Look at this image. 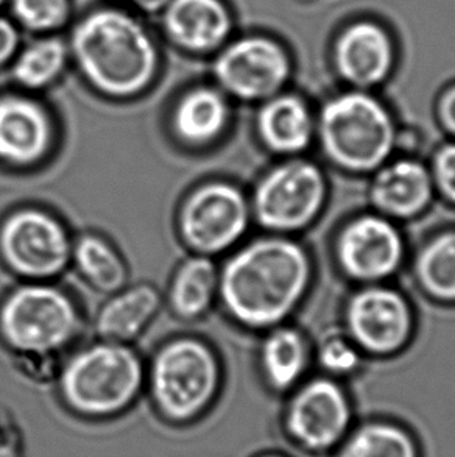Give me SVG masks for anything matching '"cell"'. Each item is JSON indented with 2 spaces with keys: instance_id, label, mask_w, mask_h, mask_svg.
I'll list each match as a JSON object with an SVG mask.
<instances>
[{
  "instance_id": "20",
  "label": "cell",
  "mask_w": 455,
  "mask_h": 457,
  "mask_svg": "<svg viewBox=\"0 0 455 457\" xmlns=\"http://www.w3.org/2000/svg\"><path fill=\"white\" fill-rule=\"evenodd\" d=\"M228 120L227 100L214 87H194L179 99L173 127L189 144H206L222 133Z\"/></svg>"
},
{
  "instance_id": "27",
  "label": "cell",
  "mask_w": 455,
  "mask_h": 457,
  "mask_svg": "<svg viewBox=\"0 0 455 457\" xmlns=\"http://www.w3.org/2000/svg\"><path fill=\"white\" fill-rule=\"evenodd\" d=\"M12 16L24 30L52 33L70 19V0H10Z\"/></svg>"
},
{
  "instance_id": "3",
  "label": "cell",
  "mask_w": 455,
  "mask_h": 457,
  "mask_svg": "<svg viewBox=\"0 0 455 457\" xmlns=\"http://www.w3.org/2000/svg\"><path fill=\"white\" fill-rule=\"evenodd\" d=\"M144 381L141 361L119 342L93 345L66 365L62 392L70 408L87 417L117 414L135 400Z\"/></svg>"
},
{
  "instance_id": "4",
  "label": "cell",
  "mask_w": 455,
  "mask_h": 457,
  "mask_svg": "<svg viewBox=\"0 0 455 457\" xmlns=\"http://www.w3.org/2000/svg\"><path fill=\"white\" fill-rule=\"evenodd\" d=\"M318 130L329 160L350 170L376 169L393 149L392 118L368 94H342L331 100L321 112Z\"/></svg>"
},
{
  "instance_id": "26",
  "label": "cell",
  "mask_w": 455,
  "mask_h": 457,
  "mask_svg": "<svg viewBox=\"0 0 455 457\" xmlns=\"http://www.w3.org/2000/svg\"><path fill=\"white\" fill-rule=\"evenodd\" d=\"M417 273L431 295L455 300V231L438 236L421 250Z\"/></svg>"
},
{
  "instance_id": "15",
  "label": "cell",
  "mask_w": 455,
  "mask_h": 457,
  "mask_svg": "<svg viewBox=\"0 0 455 457\" xmlns=\"http://www.w3.org/2000/svg\"><path fill=\"white\" fill-rule=\"evenodd\" d=\"M52 139L43 106L21 96L0 97V160L27 166L43 158Z\"/></svg>"
},
{
  "instance_id": "19",
  "label": "cell",
  "mask_w": 455,
  "mask_h": 457,
  "mask_svg": "<svg viewBox=\"0 0 455 457\" xmlns=\"http://www.w3.org/2000/svg\"><path fill=\"white\" fill-rule=\"evenodd\" d=\"M160 308V295L150 286H137L117 294L100 309L97 333L108 342L135 339Z\"/></svg>"
},
{
  "instance_id": "13",
  "label": "cell",
  "mask_w": 455,
  "mask_h": 457,
  "mask_svg": "<svg viewBox=\"0 0 455 457\" xmlns=\"http://www.w3.org/2000/svg\"><path fill=\"white\" fill-rule=\"evenodd\" d=\"M340 266L362 281L385 278L400 266L402 241L392 223L377 216L356 219L342 231L337 245Z\"/></svg>"
},
{
  "instance_id": "5",
  "label": "cell",
  "mask_w": 455,
  "mask_h": 457,
  "mask_svg": "<svg viewBox=\"0 0 455 457\" xmlns=\"http://www.w3.org/2000/svg\"><path fill=\"white\" fill-rule=\"evenodd\" d=\"M150 384L154 403L167 419L191 420L202 414L216 395V356L200 340H173L156 354Z\"/></svg>"
},
{
  "instance_id": "7",
  "label": "cell",
  "mask_w": 455,
  "mask_h": 457,
  "mask_svg": "<svg viewBox=\"0 0 455 457\" xmlns=\"http://www.w3.org/2000/svg\"><path fill=\"white\" fill-rule=\"evenodd\" d=\"M327 197V183L317 166L290 161L273 169L254 194V214L269 229L294 231L312 222Z\"/></svg>"
},
{
  "instance_id": "2",
  "label": "cell",
  "mask_w": 455,
  "mask_h": 457,
  "mask_svg": "<svg viewBox=\"0 0 455 457\" xmlns=\"http://www.w3.org/2000/svg\"><path fill=\"white\" fill-rule=\"evenodd\" d=\"M70 52L99 93L133 97L145 91L160 68L153 37L129 12L99 8L75 25Z\"/></svg>"
},
{
  "instance_id": "33",
  "label": "cell",
  "mask_w": 455,
  "mask_h": 457,
  "mask_svg": "<svg viewBox=\"0 0 455 457\" xmlns=\"http://www.w3.org/2000/svg\"><path fill=\"white\" fill-rule=\"evenodd\" d=\"M262 457H283V456H277V454H267V456Z\"/></svg>"
},
{
  "instance_id": "11",
  "label": "cell",
  "mask_w": 455,
  "mask_h": 457,
  "mask_svg": "<svg viewBox=\"0 0 455 457\" xmlns=\"http://www.w3.org/2000/svg\"><path fill=\"white\" fill-rule=\"evenodd\" d=\"M352 411L344 390L331 379H315L292 398L285 428L292 440L309 453L337 450L350 434Z\"/></svg>"
},
{
  "instance_id": "28",
  "label": "cell",
  "mask_w": 455,
  "mask_h": 457,
  "mask_svg": "<svg viewBox=\"0 0 455 457\" xmlns=\"http://www.w3.org/2000/svg\"><path fill=\"white\" fill-rule=\"evenodd\" d=\"M320 362L327 371L344 375L359 365V354L354 345L343 339L327 340L320 352Z\"/></svg>"
},
{
  "instance_id": "18",
  "label": "cell",
  "mask_w": 455,
  "mask_h": 457,
  "mask_svg": "<svg viewBox=\"0 0 455 457\" xmlns=\"http://www.w3.org/2000/svg\"><path fill=\"white\" fill-rule=\"evenodd\" d=\"M262 143L277 154H300L314 133V120L308 105L296 96H277L267 100L258 116Z\"/></svg>"
},
{
  "instance_id": "30",
  "label": "cell",
  "mask_w": 455,
  "mask_h": 457,
  "mask_svg": "<svg viewBox=\"0 0 455 457\" xmlns=\"http://www.w3.org/2000/svg\"><path fill=\"white\" fill-rule=\"evenodd\" d=\"M18 25L6 18H0V66L12 62L19 49Z\"/></svg>"
},
{
  "instance_id": "17",
  "label": "cell",
  "mask_w": 455,
  "mask_h": 457,
  "mask_svg": "<svg viewBox=\"0 0 455 457\" xmlns=\"http://www.w3.org/2000/svg\"><path fill=\"white\" fill-rule=\"evenodd\" d=\"M432 197V179L417 161L401 160L381 169L371 186L376 206L388 216L413 217Z\"/></svg>"
},
{
  "instance_id": "9",
  "label": "cell",
  "mask_w": 455,
  "mask_h": 457,
  "mask_svg": "<svg viewBox=\"0 0 455 457\" xmlns=\"http://www.w3.org/2000/svg\"><path fill=\"white\" fill-rule=\"evenodd\" d=\"M250 210L234 186L212 181L186 198L179 229L189 247L202 254L219 253L245 233Z\"/></svg>"
},
{
  "instance_id": "24",
  "label": "cell",
  "mask_w": 455,
  "mask_h": 457,
  "mask_svg": "<svg viewBox=\"0 0 455 457\" xmlns=\"http://www.w3.org/2000/svg\"><path fill=\"white\" fill-rule=\"evenodd\" d=\"M262 367L273 389H290L306 367V344L302 334L292 328L273 331L262 346Z\"/></svg>"
},
{
  "instance_id": "32",
  "label": "cell",
  "mask_w": 455,
  "mask_h": 457,
  "mask_svg": "<svg viewBox=\"0 0 455 457\" xmlns=\"http://www.w3.org/2000/svg\"><path fill=\"white\" fill-rule=\"evenodd\" d=\"M133 5L145 12H161L169 0H129Z\"/></svg>"
},
{
  "instance_id": "25",
  "label": "cell",
  "mask_w": 455,
  "mask_h": 457,
  "mask_svg": "<svg viewBox=\"0 0 455 457\" xmlns=\"http://www.w3.org/2000/svg\"><path fill=\"white\" fill-rule=\"evenodd\" d=\"M75 264L81 275L102 292H117L127 279L122 258L97 236H83L74 248Z\"/></svg>"
},
{
  "instance_id": "29",
  "label": "cell",
  "mask_w": 455,
  "mask_h": 457,
  "mask_svg": "<svg viewBox=\"0 0 455 457\" xmlns=\"http://www.w3.org/2000/svg\"><path fill=\"white\" fill-rule=\"evenodd\" d=\"M434 173L440 191L455 204V144H450L438 152Z\"/></svg>"
},
{
  "instance_id": "21",
  "label": "cell",
  "mask_w": 455,
  "mask_h": 457,
  "mask_svg": "<svg viewBox=\"0 0 455 457\" xmlns=\"http://www.w3.org/2000/svg\"><path fill=\"white\" fill-rule=\"evenodd\" d=\"M217 287L214 262L195 256L179 267L170 287V303L179 317L195 319L210 308Z\"/></svg>"
},
{
  "instance_id": "23",
  "label": "cell",
  "mask_w": 455,
  "mask_h": 457,
  "mask_svg": "<svg viewBox=\"0 0 455 457\" xmlns=\"http://www.w3.org/2000/svg\"><path fill=\"white\" fill-rule=\"evenodd\" d=\"M68 55V46L60 37H39L16 54L12 77L29 89L49 87L66 68Z\"/></svg>"
},
{
  "instance_id": "31",
  "label": "cell",
  "mask_w": 455,
  "mask_h": 457,
  "mask_svg": "<svg viewBox=\"0 0 455 457\" xmlns=\"http://www.w3.org/2000/svg\"><path fill=\"white\" fill-rule=\"evenodd\" d=\"M440 114L446 129L455 135V87L444 94L440 105Z\"/></svg>"
},
{
  "instance_id": "8",
  "label": "cell",
  "mask_w": 455,
  "mask_h": 457,
  "mask_svg": "<svg viewBox=\"0 0 455 457\" xmlns=\"http://www.w3.org/2000/svg\"><path fill=\"white\" fill-rule=\"evenodd\" d=\"M0 254L22 277L49 278L68 266L70 242L56 219L41 211L22 210L2 223Z\"/></svg>"
},
{
  "instance_id": "16",
  "label": "cell",
  "mask_w": 455,
  "mask_h": 457,
  "mask_svg": "<svg viewBox=\"0 0 455 457\" xmlns=\"http://www.w3.org/2000/svg\"><path fill=\"white\" fill-rule=\"evenodd\" d=\"M335 62L344 80L356 87H373L390 74L393 44L379 25L359 22L340 35Z\"/></svg>"
},
{
  "instance_id": "22",
  "label": "cell",
  "mask_w": 455,
  "mask_h": 457,
  "mask_svg": "<svg viewBox=\"0 0 455 457\" xmlns=\"http://www.w3.org/2000/svg\"><path fill=\"white\" fill-rule=\"evenodd\" d=\"M337 457H419V453L406 429L377 421L350 431L337 448Z\"/></svg>"
},
{
  "instance_id": "34",
  "label": "cell",
  "mask_w": 455,
  "mask_h": 457,
  "mask_svg": "<svg viewBox=\"0 0 455 457\" xmlns=\"http://www.w3.org/2000/svg\"><path fill=\"white\" fill-rule=\"evenodd\" d=\"M5 2H8V0H0V6L4 5Z\"/></svg>"
},
{
  "instance_id": "14",
  "label": "cell",
  "mask_w": 455,
  "mask_h": 457,
  "mask_svg": "<svg viewBox=\"0 0 455 457\" xmlns=\"http://www.w3.org/2000/svg\"><path fill=\"white\" fill-rule=\"evenodd\" d=\"M161 22L167 39L192 55L222 49L233 30V18L223 0H169Z\"/></svg>"
},
{
  "instance_id": "12",
  "label": "cell",
  "mask_w": 455,
  "mask_h": 457,
  "mask_svg": "<svg viewBox=\"0 0 455 457\" xmlns=\"http://www.w3.org/2000/svg\"><path fill=\"white\" fill-rule=\"evenodd\" d=\"M351 336L367 352L393 353L412 331V315L406 300L390 289L373 287L351 300L346 314Z\"/></svg>"
},
{
  "instance_id": "10",
  "label": "cell",
  "mask_w": 455,
  "mask_h": 457,
  "mask_svg": "<svg viewBox=\"0 0 455 457\" xmlns=\"http://www.w3.org/2000/svg\"><path fill=\"white\" fill-rule=\"evenodd\" d=\"M212 71L219 85L234 97L269 100L289 79L290 60L273 39L242 37L220 49Z\"/></svg>"
},
{
  "instance_id": "1",
  "label": "cell",
  "mask_w": 455,
  "mask_h": 457,
  "mask_svg": "<svg viewBox=\"0 0 455 457\" xmlns=\"http://www.w3.org/2000/svg\"><path fill=\"white\" fill-rule=\"evenodd\" d=\"M310 266L292 241L261 239L228 261L220 292L228 311L246 327L283 320L308 287Z\"/></svg>"
},
{
  "instance_id": "6",
  "label": "cell",
  "mask_w": 455,
  "mask_h": 457,
  "mask_svg": "<svg viewBox=\"0 0 455 457\" xmlns=\"http://www.w3.org/2000/svg\"><path fill=\"white\" fill-rule=\"evenodd\" d=\"M77 311L68 295L55 287H19L0 308V333L19 352H54L77 331Z\"/></svg>"
}]
</instances>
